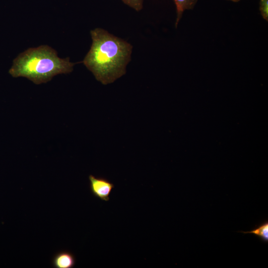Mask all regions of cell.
<instances>
[{
	"mask_svg": "<svg viewBox=\"0 0 268 268\" xmlns=\"http://www.w3.org/2000/svg\"><path fill=\"white\" fill-rule=\"evenodd\" d=\"M231 0L232 1H234V0Z\"/></svg>",
	"mask_w": 268,
	"mask_h": 268,
	"instance_id": "10",
	"label": "cell"
},
{
	"mask_svg": "<svg viewBox=\"0 0 268 268\" xmlns=\"http://www.w3.org/2000/svg\"><path fill=\"white\" fill-rule=\"evenodd\" d=\"M77 63L69 58L62 59L57 52L48 45L31 48L15 58L9 70L13 77H24L36 84L46 83L59 74L71 72Z\"/></svg>",
	"mask_w": 268,
	"mask_h": 268,
	"instance_id": "2",
	"label": "cell"
},
{
	"mask_svg": "<svg viewBox=\"0 0 268 268\" xmlns=\"http://www.w3.org/2000/svg\"><path fill=\"white\" fill-rule=\"evenodd\" d=\"M244 234H253L258 237L261 241L268 243V221H266L250 231H240Z\"/></svg>",
	"mask_w": 268,
	"mask_h": 268,
	"instance_id": "6",
	"label": "cell"
},
{
	"mask_svg": "<svg viewBox=\"0 0 268 268\" xmlns=\"http://www.w3.org/2000/svg\"><path fill=\"white\" fill-rule=\"evenodd\" d=\"M124 3L129 6L139 11L142 9L143 0H121Z\"/></svg>",
	"mask_w": 268,
	"mask_h": 268,
	"instance_id": "7",
	"label": "cell"
},
{
	"mask_svg": "<svg viewBox=\"0 0 268 268\" xmlns=\"http://www.w3.org/2000/svg\"><path fill=\"white\" fill-rule=\"evenodd\" d=\"M239 0H234V2H237V1H239Z\"/></svg>",
	"mask_w": 268,
	"mask_h": 268,
	"instance_id": "9",
	"label": "cell"
},
{
	"mask_svg": "<svg viewBox=\"0 0 268 268\" xmlns=\"http://www.w3.org/2000/svg\"><path fill=\"white\" fill-rule=\"evenodd\" d=\"M88 178L92 194L101 201H109V196L114 188V184L103 177L90 175Z\"/></svg>",
	"mask_w": 268,
	"mask_h": 268,
	"instance_id": "3",
	"label": "cell"
},
{
	"mask_svg": "<svg viewBox=\"0 0 268 268\" xmlns=\"http://www.w3.org/2000/svg\"><path fill=\"white\" fill-rule=\"evenodd\" d=\"M177 9V18L175 26L177 27L184 11L193 9L198 0H173Z\"/></svg>",
	"mask_w": 268,
	"mask_h": 268,
	"instance_id": "5",
	"label": "cell"
},
{
	"mask_svg": "<svg viewBox=\"0 0 268 268\" xmlns=\"http://www.w3.org/2000/svg\"><path fill=\"white\" fill-rule=\"evenodd\" d=\"M260 10L264 19L268 21V0H260Z\"/></svg>",
	"mask_w": 268,
	"mask_h": 268,
	"instance_id": "8",
	"label": "cell"
},
{
	"mask_svg": "<svg viewBox=\"0 0 268 268\" xmlns=\"http://www.w3.org/2000/svg\"><path fill=\"white\" fill-rule=\"evenodd\" d=\"M75 257L72 253L62 251L54 255L52 263L55 268H72L75 265Z\"/></svg>",
	"mask_w": 268,
	"mask_h": 268,
	"instance_id": "4",
	"label": "cell"
},
{
	"mask_svg": "<svg viewBox=\"0 0 268 268\" xmlns=\"http://www.w3.org/2000/svg\"><path fill=\"white\" fill-rule=\"evenodd\" d=\"M90 35L92 44L82 63L97 80L111 83L126 73L133 46L102 28L91 30Z\"/></svg>",
	"mask_w": 268,
	"mask_h": 268,
	"instance_id": "1",
	"label": "cell"
}]
</instances>
